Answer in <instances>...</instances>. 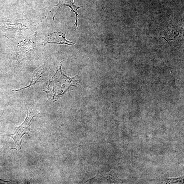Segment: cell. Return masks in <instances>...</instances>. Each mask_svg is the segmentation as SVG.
<instances>
[{"instance_id": "6da1fadb", "label": "cell", "mask_w": 184, "mask_h": 184, "mask_svg": "<svg viewBox=\"0 0 184 184\" xmlns=\"http://www.w3.org/2000/svg\"><path fill=\"white\" fill-rule=\"evenodd\" d=\"M37 115V113L30 112L27 110V114L25 120L21 126L15 128V132L13 134L6 135L13 139L14 142L21 147V139L24 134H27L29 136L30 132V124L33 119Z\"/></svg>"}, {"instance_id": "7a4b0ae2", "label": "cell", "mask_w": 184, "mask_h": 184, "mask_svg": "<svg viewBox=\"0 0 184 184\" xmlns=\"http://www.w3.org/2000/svg\"><path fill=\"white\" fill-rule=\"evenodd\" d=\"M65 34H63L60 32H56L50 34L48 36V41L47 43H55L60 44H65L70 46H74V44H71L73 42L68 41L66 39Z\"/></svg>"}, {"instance_id": "3957f363", "label": "cell", "mask_w": 184, "mask_h": 184, "mask_svg": "<svg viewBox=\"0 0 184 184\" xmlns=\"http://www.w3.org/2000/svg\"><path fill=\"white\" fill-rule=\"evenodd\" d=\"M56 6L59 7L68 6L71 9V11L74 12L76 14V20L74 26H75L76 28V27L78 29L77 23L79 20V15L77 13V10L82 7L76 6L74 4V0H59V2L58 5Z\"/></svg>"}, {"instance_id": "277c9868", "label": "cell", "mask_w": 184, "mask_h": 184, "mask_svg": "<svg viewBox=\"0 0 184 184\" xmlns=\"http://www.w3.org/2000/svg\"><path fill=\"white\" fill-rule=\"evenodd\" d=\"M39 70V71H36V73L34 74V75L33 76V77H32L31 83H30L29 85L28 86V87H29L32 85L35 84L37 82L38 80L39 79V78L41 76L42 72L41 71H40V70Z\"/></svg>"}]
</instances>
